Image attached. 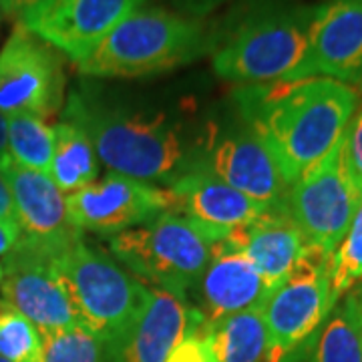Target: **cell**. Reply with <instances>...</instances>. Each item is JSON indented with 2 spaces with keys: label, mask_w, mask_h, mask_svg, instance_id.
I'll return each instance as SVG.
<instances>
[{
  "label": "cell",
  "mask_w": 362,
  "mask_h": 362,
  "mask_svg": "<svg viewBox=\"0 0 362 362\" xmlns=\"http://www.w3.org/2000/svg\"><path fill=\"white\" fill-rule=\"evenodd\" d=\"M226 235L171 209L109 238V252L143 284L187 300Z\"/></svg>",
  "instance_id": "277c9868"
},
{
  "label": "cell",
  "mask_w": 362,
  "mask_h": 362,
  "mask_svg": "<svg viewBox=\"0 0 362 362\" xmlns=\"http://www.w3.org/2000/svg\"><path fill=\"white\" fill-rule=\"evenodd\" d=\"M23 238V230L16 221L0 220V256H8Z\"/></svg>",
  "instance_id": "f546056e"
},
{
  "label": "cell",
  "mask_w": 362,
  "mask_h": 362,
  "mask_svg": "<svg viewBox=\"0 0 362 362\" xmlns=\"http://www.w3.org/2000/svg\"><path fill=\"white\" fill-rule=\"evenodd\" d=\"M226 238L254 262L274 288L284 282L306 250V242L288 211H270Z\"/></svg>",
  "instance_id": "d6986e66"
},
{
  "label": "cell",
  "mask_w": 362,
  "mask_h": 362,
  "mask_svg": "<svg viewBox=\"0 0 362 362\" xmlns=\"http://www.w3.org/2000/svg\"><path fill=\"white\" fill-rule=\"evenodd\" d=\"M0 356L11 362H42V337L21 312L0 300Z\"/></svg>",
  "instance_id": "484cf974"
},
{
  "label": "cell",
  "mask_w": 362,
  "mask_h": 362,
  "mask_svg": "<svg viewBox=\"0 0 362 362\" xmlns=\"http://www.w3.org/2000/svg\"><path fill=\"white\" fill-rule=\"evenodd\" d=\"M202 165L270 211H288L290 183L268 145L238 115L228 125L211 123Z\"/></svg>",
  "instance_id": "8fae6325"
},
{
  "label": "cell",
  "mask_w": 362,
  "mask_h": 362,
  "mask_svg": "<svg viewBox=\"0 0 362 362\" xmlns=\"http://www.w3.org/2000/svg\"><path fill=\"white\" fill-rule=\"evenodd\" d=\"M214 362H266L270 337L264 308L244 310L209 326Z\"/></svg>",
  "instance_id": "44dd1931"
},
{
  "label": "cell",
  "mask_w": 362,
  "mask_h": 362,
  "mask_svg": "<svg viewBox=\"0 0 362 362\" xmlns=\"http://www.w3.org/2000/svg\"><path fill=\"white\" fill-rule=\"evenodd\" d=\"M99 157L78 125L61 119L54 125V153H52L49 175L65 195L83 189L99 180Z\"/></svg>",
  "instance_id": "7402d4cb"
},
{
  "label": "cell",
  "mask_w": 362,
  "mask_h": 362,
  "mask_svg": "<svg viewBox=\"0 0 362 362\" xmlns=\"http://www.w3.org/2000/svg\"><path fill=\"white\" fill-rule=\"evenodd\" d=\"M168 362H214L211 344H209V326L197 322L181 338L180 344L171 350Z\"/></svg>",
  "instance_id": "4316f807"
},
{
  "label": "cell",
  "mask_w": 362,
  "mask_h": 362,
  "mask_svg": "<svg viewBox=\"0 0 362 362\" xmlns=\"http://www.w3.org/2000/svg\"><path fill=\"white\" fill-rule=\"evenodd\" d=\"M147 0H42L21 25L73 63L83 61L101 40Z\"/></svg>",
  "instance_id": "4fadbf2b"
},
{
  "label": "cell",
  "mask_w": 362,
  "mask_h": 362,
  "mask_svg": "<svg viewBox=\"0 0 362 362\" xmlns=\"http://www.w3.org/2000/svg\"><path fill=\"white\" fill-rule=\"evenodd\" d=\"M168 189L173 199V211L221 233L244 228L270 214L268 207L233 189L204 165L189 171Z\"/></svg>",
  "instance_id": "ac0fdd59"
},
{
  "label": "cell",
  "mask_w": 362,
  "mask_h": 362,
  "mask_svg": "<svg viewBox=\"0 0 362 362\" xmlns=\"http://www.w3.org/2000/svg\"><path fill=\"white\" fill-rule=\"evenodd\" d=\"M0 362H11V361H6V358H2V356H0Z\"/></svg>",
  "instance_id": "8d00e7d4"
},
{
  "label": "cell",
  "mask_w": 362,
  "mask_h": 362,
  "mask_svg": "<svg viewBox=\"0 0 362 362\" xmlns=\"http://www.w3.org/2000/svg\"><path fill=\"white\" fill-rule=\"evenodd\" d=\"M197 322H206L192 304L151 288L129 328L109 346V362H168L171 350Z\"/></svg>",
  "instance_id": "2e32d148"
},
{
  "label": "cell",
  "mask_w": 362,
  "mask_h": 362,
  "mask_svg": "<svg viewBox=\"0 0 362 362\" xmlns=\"http://www.w3.org/2000/svg\"><path fill=\"white\" fill-rule=\"evenodd\" d=\"M42 337V362H109L103 338L85 326H75Z\"/></svg>",
  "instance_id": "d4e9b609"
},
{
  "label": "cell",
  "mask_w": 362,
  "mask_h": 362,
  "mask_svg": "<svg viewBox=\"0 0 362 362\" xmlns=\"http://www.w3.org/2000/svg\"><path fill=\"white\" fill-rule=\"evenodd\" d=\"M71 240L37 242L21 238L4 262L0 300L28 318L40 334L83 326L57 266L59 250Z\"/></svg>",
  "instance_id": "9c48e42d"
},
{
  "label": "cell",
  "mask_w": 362,
  "mask_h": 362,
  "mask_svg": "<svg viewBox=\"0 0 362 362\" xmlns=\"http://www.w3.org/2000/svg\"><path fill=\"white\" fill-rule=\"evenodd\" d=\"M0 220L2 221H16V214H14V204L11 189L6 185V181L0 175ZM18 223V221H16Z\"/></svg>",
  "instance_id": "4dcf8cb0"
},
{
  "label": "cell",
  "mask_w": 362,
  "mask_h": 362,
  "mask_svg": "<svg viewBox=\"0 0 362 362\" xmlns=\"http://www.w3.org/2000/svg\"><path fill=\"white\" fill-rule=\"evenodd\" d=\"M361 206L362 197L344 161V135L290 185L286 202L288 216L296 223L306 246L326 254H332L342 242Z\"/></svg>",
  "instance_id": "ba28073f"
},
{
  "label": "cell",
  "mask_w": 362,
  "mask_h": 362,
  "mask_svg": "<svg viewBox=\"0 0 362 362\" xmlns=\"http://www.w3.org/2000/svg\"><path fill=\"white\" fill-rule=\"evenodd\" d=\"M57 266L83 326L107 344L129 328L149 296V286L101 247L87 244L83 233L59 250Z\"/></svg>",
  "instance_id": "8992f818"
},
{
  "label": "cell",
  "mask_w": 362,
  "mask_h": 362,
  "mask_svg": "<svg viewBox=\"0 0 362 362\" xmlns=\"http://www.w3.org/2000/svg\"><path fill=\"white\" fill-rule=\"evenodd\" d=\"M354 290H356V292H361V294H362V282H361V284H358V286H356Z\"/></svg>",
  "instance_id": "e575fe53"
},
{
  "label": "cell",
  "mask_w": 362,
  "mask_h": 362,
  "mask_svg": "<svg viewBox=\"0 0 362 362\" xmlns=\"http://www.w3.org/2000/svg\"><path fill=\"white\" fill-rule=\"evenodd\" d=\"M0 175L13 195L23 238L37 242H66L83 233L69 220L66 195L49 173L23 168L6 156L0 161Z\"/></svg>",
  "instance_id": "e0dca14e"
},
{
  "label": "cell",
  "mask_w": 362,
  "mask_h": 362,
  "mask_svg": "<svg viewBox=\"0 0 362 362\" xmlns=\"http://www.w3.org/2000/svg\"><path fill=\"white\" fill-rule=\"evenodd\" d=\"M316 16L318 6H268L247 16L216 47V75L242 87L292 81L310 49Z\"/></svg>",
  "instance_id": "5b68a950"
},
{
  "label": "cell",
  "mask_w": 362,
  "mask_h": 362,
  "mask_svg": "<svg viewBox=\"0 0 362 362\" xmlns=\"http://www.w3.org/2000/svg\"><path fill=\"white\" fill-rule=\"evenodd\" d=\"M330 254L306 246L302 258L268 298L264 318L270 337L266 362H294L334 310L328 282Z\"/></svg>",
  "instance_id": "52a82bcc"
},
{
  "label": "cell",
  "mask_w": 362,
  "mask_h": 362,
  "mask_svg": "<svg viewBox=\"0 0 362 362\" xmlns=\"http://www.w3.org/2000/svg\"><path fill=\"white\" fill-rule=\"evenodd\" d=\"M180 8H183L187 14L192 16H202L207 11H211L220 0H173Z\"/></svg>",
  "instance_id": "1f68e13d"
},
{
  "label": "cell",
  "mask_w": 362,
  "mask_h": 362,
  "mask_svg": "<svg viewBox=\"0 0 362 362\" xmlns=\"http://www.w3.org/2000/svg\"><path fill=\"white\" fill-rule=\"evenodd\" d=\"M78 125L109 171L169 187L204 163L211 123L195 125L156 105L125 99L97 83L71 90L63 117Z\"/></svg>",
  "instance_id": "6da1fadb"
},
{
  "label": "cell",
  "mask_w": 362,
  "mask_h": 362,
  "mask_svg": "<svg viewBox=\"0 0 362 362\" xmlns=\"http://www.w3.org/2000/svg\"><path fill=\"white\" fill-rule=\"evenodd\" d=\"M8 156V119L0 111V161Z\"/></svg>",
  "instance_id": "d6a6232c"
},
{
  "label": "cell",
  "mask_w": 362,
  "mask_h": 362,
  "mask_svg": "<svg viewBox=\"0 0 362 362\" xmlns=\"http://www.w3.org/2000/svg\"><path fill=\"white\" fill-rule=\"evenodd\" d=\"M0 23H2V13H0Z\"/></svg>",
  "instance_id": "74e56055"
},
{
  "label": "cell",
  "mask_w": 362,
  "mask_h": 362,
  "mask_svg": "<svg viewBox=\"0 0 362 362\" xmlns=\"http://www.w3.org/2000/svg\"><path fill=\"white\" fill-rule=\"evenodd\" d=\"M300 356L304 362H362V304L354 290L334 306Z\"/></svg>",
  "instance_id": "ffe728a7"
},
{
  "label": "cell",
  "mask_w": 362,
  "mask_h": 362,
  "mask_svg": "<svg viewBox=\"0 0 362 362\" xmlns=\"http://www.w3.org/2000/svg\"><path fill=\"white\" fill-rule=\"evenodd\" d=\"M330 302L337 306L342 298L362 282V206L358 207L349 232L328 259Z\"/></svg>",
  "instance_id": "cb8c5ba5"
},
{
  "label": "cell",
  "mask_w": 362,
  "mask_h": 362,
  "mask_svg": "<svg viewBox=\"0 0 362 362\" xmlns=\"http://www.w3.org/2000/svg\"><path fill=\"white\" fill-rule=\"evenodd\" d=\"M326 77L362 93V0L318 6L308 54L292 81Z\"/></svg>",
  "instance_id": "9a60e30c"
},
{
  "label": "cell",
  "mask_w": 362,
  "mask_h": 362,
  "mask_svg": "<svg viewBox=\"0 0 362 362\" xmlns=\"http://www.w3.org/2000/svg\"><path fill=\"white\" fill-rule=\"evenodd\" d=\"M69 220L78 232L113 238L173 209L168 187L107 171L83 189L66 195Z\"/></svg>",
  "instance_id": "7c38bea8"
},
{
  "label": "cell",
  "mask_w": 362,
  "mask_h": 362,
  "mask_svg": "<svg viewBox=\"0 0 362 362\" xmlns=\"http://www.w3.org/2000/svg\"><path fill=\"white\" fill-rule=\"evenodd\" d=\"M354 294L358 296V300H361V304H362V294H361V292H356V290H354Z\"/></svg>",
  "instance_id": "d590c367"
},
{
  "label": "cell",
  "mask_w": 362,
  "mask_h": 362,
  "mask_svg": "<svg viewBox=\"0 0 362 362\" xmlns=\"http://www.w3.org/2000/svg\"><path fill=\"white\" fill-rule=\"evenodd\" d=\"M344 161L356 192L362 197V105L344 133Z\"/></svg>",
  "instance_id": "83f0119b"
},
{
  "label": "cell",
  "mask_w": 362,
  "mask_h": 362,
  "mask_svg": "<svg viewBox=\"0 0 362 362\" xmlns=\"http://www.w3.org/2000/svg\"><path fill=\"white\" fill-rule=\"evenodd\" d=\"M2 280H4V264H0V284H2Z\"/></svg>",
  "instance_id": "836d02e7"
},
{
  "label": "cell",
  "mask_w": 362,
  "mask_h": 362,
  "mask_svg": "<svg viewBox=\"0 0 362 362\" xmlns=\"http://www.w3.org/2000/svg\"><path fill=\"white\" fill-rule=\"evenodd\" d=\"M274 290L254 262L223 238L187 302L211 326L238 312L264 308Z\"/></svg>",
  "instance_id": "5bb4252c"
},
{
  "label": "cell",
  "mask_w": 362,
  "mask_h": 362,
  "mask_svg": "<svg viewBox=\"0 0 362 362\" xmlns=\"http://www.w3.org/2000/svg\"><path fill=\"white\" fill-rule=\"evenodd\" d=\"M232 99L235 115L268 145L292 185L349 129L361 93L334 78L310 77L246 85Z\"/></svg>",
  "instance_id": "7a4b0ae2"
},
{
  "label": "cell",
  "mask_w": 362,
  "mask_h": 362,
  "mask_svg": "<svg viewBox=\"0 0 362 362\" xmlns=\"http://www.w3.org/2000/svg\"><path fill=\"white\" fill-rule=\"evenodd\" d=\"M65 59L16 23L0 49V111L49 121L65 103Z\"/></svg>",
  "instance_id": "30bf717a"
},
{
  "label": "cell",
  "mask_w": 362,
  "mask_h": 362,
  "mask_svg": "<svg viewBox=\"0 0 362 362\" xmlns=\"http://www.w3.org/2000/svg\"><path fill=\"white\" fill-rule=\"evenodd\" d=\"M209 49L207 26L197 16L141 6L75 66L85 78H139L189 65Z\"/></svg>",
  "instance_id": "3957f363"
},
{
  "label": "cell",
  "mask_w": 362,
  "mask_h": 362,
  "mask_svg": "<svg viewBox=\"0 0 362 362\" xmlns=\"http://www.w3.org/2000/svg\"><path fill=\"white\" fill-rule=\"evenodd\" d=\"M8 156L18 165L49 173L54 153V125L33 115H8Z\"/></svg>",
  "instance_id": "603a6c76"
},
{
  "label": "cell",
  "mask_w": 362,
  "mask_h": 362,
  "mask_svg": "<svg viewBox=\"0 0 362 362\" xmlns=\"http://www.w3.org/2000/svg\"><path fill=\"white\" fill-rule=\"evenodd\" d=\"M40 2L42 0H0V13L6 18H14L16 23H21Z\"/></svg>",
  "instance_id": "f1b7e54d"
}]
</instances>
